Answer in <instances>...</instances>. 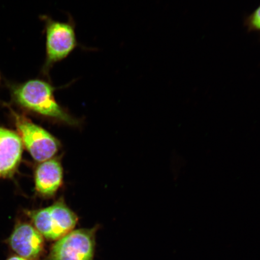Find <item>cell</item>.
<instances>
[{"mask_svg":"<svg viewBox=\"0 0 260 260\" xmlns=\"http://www.w3.org/2000/svg\"><path fill=\"white\" fill-rule=\"evenodd\" d=\"M44 24L45 57L41 73L45 79H50V71L57 63L66 59L79 47L76 22L68 15L67 21H60L47 15L41 16Z\"/></svg>","mask_w":260,"mask_h":260,"instance_id":"obj_2","label":"cell"},{"mask_svg":"<svg viewBox=\"0 0 260 260\" xmlns=\"http://www.w3.org/2000/svg\"><path fill=\"white\" fill-rule=\"evenodd\" d=\"M96 228L74 230L56 240L47 260H92Z\"/></svg>","mask_w":260,"mask_h":260,"instance_id":"obj_5","label":"cell"},{"mask_svg":"<svg viewBox=\"0 0 260 260\" xmlns=\"http://www.w3.org/2000/svg\"><path fill=\"white\" fill-rule=\"evenodd\" d=\"M8 87L12 100L21 108L65 124L74 126L79 123L58 103L55 92L62 87L53 86L51 80L35 78L20 83L9 82Z\"/></svg>","mask_w":260,"mask_h":260,"instance_id":"obj_1","label":"cell"},{"mask_svg":"<svg viewBox=\"0 0 260 260\" xmlns=\"http://www.w3.org/2000/svg\"><path fill=\"white\" fill-rule=\"evenodd\" d=\"M0 82H1V74H0Z\"/></svg>","mask_w":260,"mask_h":260,"instance_id":"obj_11","label":"cell"},{"mask_svg":"<svg viewBox=\"0 0 260 260\" xmlns=\"http://www.w3.org/2000/svg\"><path fill=\"white\" fill-rule=\"evenodd\" d=\"M6 260H30L27 258H25L24 257H22L21 256L19 255H14L11 256V257H9Z\"/></svg>","mask_w":260,"mask_h":260,"instance_id":"obj_10","label":"cell"},{"mask_svg":"<svg viewBox=\"0 0 260 260\" xmlns=\"http://www.w3.org/2000/svg\"><path fill=\"white\" fill-rule=\"evenodd\" d=\"M9 243L16 254L31 260L38 258L43 252L44 238L30 224L19 223L10 236Z\"/></svg>","mask_w":260,"mask_h":260,"instance_id":"obj_6","label":"cell"},{"mask_svg":"<svg viewBox=\"0 0 260 260\" xmlns=\"http://www.w3.org/2000/svg\"><path fill=\"white\" fill-rule=\"evenodd\" d=\"M23 144L18 133L0 127V177L15 173L21 160Z\"/></svg>","mask_w":260,"mask_h":260,"instance_id":"obj_8","label":"cell"},{"mask_svg":"<svg viewBox=\"0 0 260 260\" xmlns=\"http://www.w3.org/2000/svg\"><path fill=\"white\" fill-rule=\"evenodd\" d=\"M34 226L49 240L56 241L74 230L79 217L61 198L51 206L27 211Z\"/></svg>","mask_w":260,"mask_h":260,"instance_id":"obj_3","label":"cell"},{"mask_svg":"<svg viewBox=\"0 0 260 260\" xmlns=\"http://www.w3.org/2000/svg\"><path fill=\"white\" fill-rule=\"evenodd\" d=\"M245 24L249 31H260V5L246 18Z\"/></svg>","mask_w":260,"mask_h":260,"instance_id":"obj_9","label":"cell"},{"mask_svg":"<svg viewBox=\"0 0 260 260\" xmlns=\"http://www.w3.org/2000/svg\"><path fill=\"white\" fill-rule=\"evenodd\" d=\"M63 169L58 157H54L38 165L35 172V189L44 198L54 196L62 186Z\"/></svg>","mask_w":260,"mask_h":260,"instance_id":"obj_7","label":"cell"},{"mask_svg":"<svg viewBox=\"0 0 260 260\" xmlns=\"http://www.w3.org/2000/svg\"><path fill=\"white\" fill-rule=\"evenodd\" d=\"M14 118L18 135L32 158L43 162L56 157L61 148L58 140L46 129L31 121L7 105Z\"/></svg>","mask_w":260,"mask_h":260,"instance_id":"obj_4","label":"cell"}]
</instances>
